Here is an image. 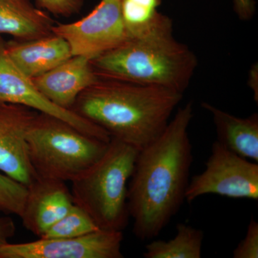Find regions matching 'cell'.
<instances>
[{
	"instance_id": "10",
	"label": "cell",
	"mask_w": 258,
	"mask_h": 258,
	"mask_svg": "<svg viewBox=\"0 0 258 258\" xmlns=\"http://www.w3.org/2000/svg\"><path fill=\"white\" fill-rule=\"evenodd\" d=\"M38 112L0 101V171L28 186L36 179L29 159L27 133Z\"/></svg>"
},
{
	"instance_id": "12",
	"label": "cell",
	"mask_w": 258,
	"mask_h": 258,
	"mask_svg": "<svg viewBox=\"0 0 258 258\" xmlns=\"http://www.w3.org/2000/svg\"><path fill=\"white\" fill-rule=\"evenodd\" d=\"M99 79L90 59L73 55L48 72L31 80L51 103L71 111L78 96Z\"/></svg>"
},
{
	"instance_id": "11",
	"label": "cell",
	"mask_w": 258,
	"mask_h": 258,
	"mask_svg": "<svg viewBox=\"0 0 258 258\" xmlns=\"http://www.w3.org/2000/svg\"><path fill=\"white\" fill-rule=\"evenodd\" d=\"M20 218L23 226L39 238L75 205L66 182L36 177L28 186Z\"/></svg>"
},
{
	"instance_id": "14",
	"label": "cell",
	"mask_w": 258,
	"mask_h": 258,
	"mask_svg": "<svg viewBox=\"0 0 258 258\" xmlns=\"http://www.w3.org/2000/svg\"><path fill=\"white\" fill-rule=\"evenodd\" d=\"M202 107L211 113L219 143L239 157L258 163L257 113L240 118L207 102Z\"/></svg>"
},
{
	"instance_id": "19",
	"label": "cell",
	"mask_w": 258,
	"mask_h": 258,
	"mask_svg": "<svg viewBox=\"0 0 258 258\" xmlns=\"http://www.w3.org/2000/svg\"><path fill=\"white\" fill-rule=\"evenodd\" d=\"M28 187L0 171V212L21 216Z\"/></svg>"
},
{
	"instance_id": "16",
	"label": "cell",
	"mask_w": 258,
	"mask_h": 258,
	"mask_svg": "<svg viewBox=\"0 0 258 258\" xmlns=\"http://www.w3.org/2000/svg\"><path fill=\"white\" fill-rule=\"evenodd\" d=\"M203 231L184 223L176 225V234L169 241L154 240L146 245L145 258H200Z\"/></svg>"
},
{
	"instance_id": "15",
	"label": "cell",
	"mask_w": 258,
	"mask_h": 258,
	"mask_svg": "<svg viewBox=\"0 0 258 258\" xmlns=\"http://www.w3.org/2000/svg\"><path fill=\"white\" fill-rule=\"evenodd\" d=\"M55 22L30 0H0V36L8 34L16 40H28L52 34Z\"/></svg>"
},
{
	"instance_id": "21",
	"label": "cell",
	"mask_w": 258,
	"mask_h": 258,
	"mask_svg": "<svg viewBox=\"0 0 258 258\" xmlns=\"http://www.w3.org/2000/svg\"><path fill=\"white\" fill-rule=\"evenodd\" d=\"M39 6L56 16L71 17L79 14L83 0H36Z\"/></svg>"
},
{
	"instance_id": "3",
	"label": "cell",
	"mask_w": 258,
	"mask_h": 258,
	"mask_svg": "<svg viewBox=\"0 0 258 258\" xmlns=\"http://www.w3.org/2000/svg\"><path fill=\"white\" fill-rule=\"evenodd\" d=\"M101 79L161 86L182 93L198 66L187 45L172 35V24L144 36L129 38L91 60Z\"/></svg>"
},
{
	"instance_id": "5",
	"label": "cell",
	"mask_w": 258,
	"mask_h": 258,
	"mask_svg": "<svg viewBox=\"0 0 258 258\" xmlns=\"http://www.w3.org/2000/svg\"><path fill=\"white\" fill-rule=\"evenodd\" d=\"M108 143L40 112L27 133L29 159L36 177L64 182L77 179L99 160Z\"/></svg>"
},
{
	"instance_id": "22",
	"label": "cell",
	"mask_w": 258,
	"mask_h": 258,
	"mask_svg": "<svg viewBox=\"0 0 258 258\" xmlns=\"http://www.w3.org/2000/svg\"><path fill=\"white\" fill-rule=\"evenodd\" d=\"M16 227L13 219L9 216H0V247L8 244L14 237Z\"/></svg>"
},
{
	"instance_id": "17",
	"label": "cell",
	"mask_w": 258,
	"mask_h": 258,
	"mask_svg": "<svg viewBox=\"0 0 258 258\" xmlns=\"http://www.w3.org/2000/svg\"><path fill=\"white\" fill-rule=\"evenodd\" d=\"M161 0H120L122 18L129 38L144 36L172 23L158 12Z\"/></svg>"
},
{
	"instance_id": "24",
	"label": "cell",
	"mask_w": 258,
	"mask_h": 258,
	"mask_svg": "<svg viewBox=\"0 0 258 258\" xmlns=\"http://www.w3.org/2000/svg\"><path fill=\"white\" fill-rule=\"evenodd\" d=\"M257 78V66H254L250 70L249 76V86L252 88L254 92V101H258V90L257 85L255 84V79Z\"/></svg>"
},
{
	"instance_id": "1",
	"label": "cell",
	"mask_w": 258,
	"mask_h": 258,
	"mask_svg": "<svg viewBox=\"0 0 258 258\" xmlns=\"http://www.w3.org/2000/svg\"><path fill=\"white\" fill-rule=\"evenodd\" d=\"M193 115L189 102L159 137L139 151L127 195L133 233L139 240L159 235L185 201L193 161L188 134Z\"/></svg>"
},
{
	"instance_id": "7",
	"label": "cell",
	"mask_w": 258,
	"mask_h": 258,
	"mask_svg": "<svg viewBox=\"0 0 258 258\" xmlns=\"http://www.w3.org/2000/svg\"><path fill=\"white\" fill-rule=\"evenodd\" d=\"M52 33L64 39L73 55L92 60L129 39L122 18L120 0H101L86 17L69 24H55Z\"/></svg>"
},
{
	"instance_id": "23",
	"label": "cell",
	"mask_w": 258,
	"mask_h": 258,
	"mask_svg": "<svg viewBox=\"0 0 258 258\" xmlns=\"http://www.w3.org/2000/svg\"><path fill=\"white\" fill-rule=\"evenodd\" d=\"M234 9L239 18L247 20L253 16L255 11L254 0H233Z\"/></svg>"
},
{
	"instance_id": "9",
	"label": "cell",
	"mask_w": 258,
	"mask_h": 258,
	"mask_svg": "<svg viewBox=\"0 0 258 258\" xmlns=\"http://www.w3.org/2000/svg\"><path fill=\"white\" fill-rule=\"evenodd\" d=\"M0 101L29 107L40 113H47L68 122L83 133L109 142L111 137L106 131L85 119L71 110L63 109L47 100L37 89L30 78L19 71L7 55L4 40L0 36Z\"/></svg>"
},
{
	"instance_id": "13",
	"label": "cell",
	"mask_w": 258,
	"mask_h": 258,
	"mask_svg": "<svg viewBox=\"0 0 258 258\" xmlns=\"http://www.w3.org/2000/svg\"><path fill=\"white\" fill-rule=\"evenodd\" d=\"M4 49L15 67L30 79L48 72L73 56L68 42L53 33L33 40H4Z\"/></svg>"
},
{
	"instance_id": "20",
	"label": "cell",
	"mask_w": 258,
	"mask_h": 258,
	"mask_svg": "<svg viewBox=\"0 0 258 258\" xmlns=\"http://www.w3.org/2000/svg\"><path fill=\"white\" fill-rule=\"evenodd\" d=\"M234 258L258 257V223L251 219L247 233L232 252Z\"/></svg>"
},
{
	"instance_id": "18",
	"label": "cell",
	"mask_w": 258,
	"mask_h": 258,
	"mask_svg": "<svg viewBox=\"0 0 258 258\" xmlns=\"http://www.w3.org/2000/svg\"><path fill=\"white\" fill-rule=\"evenodd\" d=\"M99 230L91 217L75 204L40 238H67L86 235Z\"/></svg>"
},
{
	"instance_id": "6",
	"label": "cell",
	"mask_w": 258,
	"mask_h": 258,
	"mask_svg": "<svg viewBox=\"0 0 258 258\" xmlns=\"http://www.w3.org/2000/svg\"><path fill=\"white\" fill-rule=\"evenodd\" d=\"M206 195L258 200V163L230 152L215 141L205 169L191 178L185 195L188 203Z\"/></svg>"
},
{
	"instance_id": "2",
	"label": "cell",
	"mask_w": 258,
	"mask_h": 258,
	"mask_svg": "<svg viewBox=\"0 0 258 258\" xmlns=\"http://www.w3.org/2000/svg\"><path fill=\"white\" fill-rule=\"evenodd\" d=\"M182 98L169 88L100 78L71 111L140 150L164 132Z\"/></svg>"
},
{
	"instance_id": "4",
	"label": "cell",
	"mask_w": 258,
	"mask_h": 258,
	"mask_svg": "<svg viewBox=\"0 0 258 258\" xmlns=\"http://www.w3.org/2000/svg\"><path fill=\"white\" fill-rule=\"evenodd\" d=\"M139 151L111 138L101 159L71 181L74 203L101 230L123 231L128 225V183Z\"/></svg>"
},
{
	"instance_id": "8",
	"label": "cell",
	"mask_w": 258,
	"mask_h": 258,
	"mask_svg": "<svg viewBox=\"0 0 258 258\" xmlns=\"http://www.w3.org/2000/svg\"><path fill=\"white\" fill-rule=\"evenodd\" d=\"M123 231L99 230L67 238H39L0 247V258H123Z\"/></svg>"
}]
</instances>
